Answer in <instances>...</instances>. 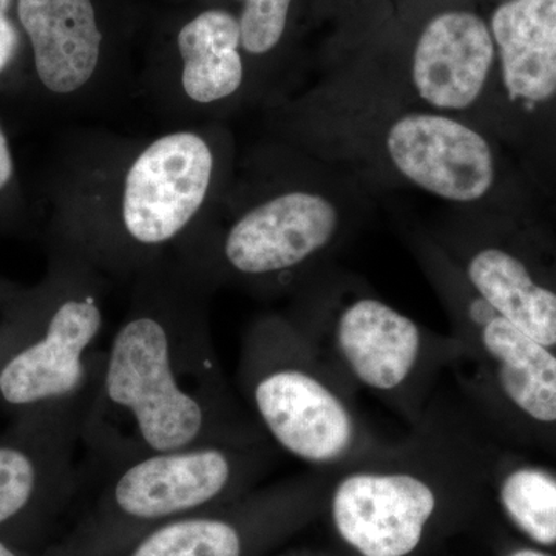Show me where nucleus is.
Returning a JSON list of instances; mask_svg holds the SVG:
<instances>
[{"instance_id": "9d476101", "label": "nucleus", "mask_w": 556, "mask_h": 556, "mask_svg": "<svg viewBox=\"0 0 556 556\" xmlns=\"http://www.w3.org/2000/svg\"><path fill=\"white\" fill-rule=\"evenodd\" d=\"M90 399L13 416L0 434V538L24 526L73 489L76 452Z\"/></svg>"}, {"instance_id": "412c9836", "label": "nucleus", "mask_w": 556, "mask_h": 556, "mask_svg": "<svg viewBox=\"0 0 556 556\" xmlns=\"http://www.w3.org/2000/svg\"><path fill=\"white\" fill-rule=\"evenodd\" d=\"M14 174L13 155H11V149L9 139L3 134L2 127H0V190L7 188L10 185L11 178Z\"/></svg>"}, {"instance_id": "4468645a", "label": "nucleus", "mask_w": 556, "mask_h": 556, "mask_svg": "<svg viewBox=\"0 0 556 556\" xmlns=\"http://www.w3.org/2000/svg\"><path fill=\"white\" fill-rule=\"evenodd\" d=\"M30 39L36 75L50 93L86 90L101 62L102 33L91 0H17Z\"/></svg>"}, {"instance_id": "6e6552de", "label": "nucleus", "mask_w": 556, "mask_h": 556, "mask_svg": "<svg viewBox=\"0 0 556 556\" xmlns=\"http://www.w3.org/2000/svg\"><path fill=\"white\" fill-rule=\"evenodd\" d=\"M340 228L338 204L325 193L281 190L244 208L217 236L186 240L178 263L208 288L222 281L281 287L324 258Z\"/></svg>"}, {"instance_id": "2eb2a0df", "label": "nucleus", "mask_w": 556, "mask_h": 556, "mask_svg": "<svg viewBox=\"0 0 556 556\" xmlns=\"http://www.w3.org/2000/svg\"><path fill=\"white\" fill-rule=\"evenodd\" d=\"M504 86L540 104L556 94V0H508L492 17Z\"/></svg>"}, {"instance_id": "a211bd4d", "label": "nucleus", "mask_w": 556, "mask_h": 556, "mask_svg": "<svg viewBox=\"0 0 556 556\" xmlns=\"http://www.w3.org/2000/svg\"><path fill=\"white\" fill-rule=\"evenodd\" d=\"M497 497L507 517L530 540L543 546L556 544V477L538 467L501 471Z\"/></svg>"}, {"instance_id": "20e7f679", "label": "nucleus", "mask_w": 556, "mask_h": 556, "mask_svg": "<svg viewBox=\"0 0 556 556\" xmlns=\"http://www.w3.org/2000/svg\"><path fill=\"white\" fill-rule=\"evenodd\" d=\"M97 268L73 251L38 291L16 298L0 325V408L16 416L93 396L104 351Z\"/></svg>"}, {"instance_id": "f3484780", "label": "nucleus", "mask_w": 556, "mask_h": 556, "mask_svg": "<svg viewBox=\"0 0 556 556\" xmlns=\"http://www.w3.org/2000/svg\"><path fill=\"white\" fill-rule=\"evenodd\" d=\"M247 548L236 518L186 515L146 533L129 556H243Z\"/></svg>"}, {"instance_id": "f03ea898", "label": "nucleus", "mask_w": 556, "mask_h": 556, "mask_svg": "<svg viewBox=\"0 0 556 556\" xmlns=\"http://www.w3.org/2000/svg\"><path fill=\"white\" fill-rule=\"evenodd\" d=\"M489 473L479 417L460 396H437L407 438L336 475L329 490L332 522L362 556H408L450 490H473Z\"/></svg>"}, {"instance_id": "aec40b11", "label": "nucleus", "mask_w": 556, "mask_h": 556, "mask_svg": "<svg viewBox=\"0 0 556 556\" xmlns=\"http://www.w3.org/2000/svg\"><path fill=\"white\" fill-rule=\"evenodd\" d=\"M20 46V35L9 14H0V75L9 67Z\"/></svg>"}, {"instance_id": "423d86ee", "label": "nucleus", "mask_w": 556, "mask_h": 556, "mask_svg": "<svg viewBox=\"0 0 556 556\" xmlns=\"http://www.w3.org/2000/svg\"><path fill=\"white\" fill-rule=\"evenodd\" d=\"M217 174V152L206 134L161 135L127 163L116 211L72 236L70 251L97 269L141 274L152 268L193 232Z\"/></svg>"}, {"instance_id": "ddd939ff", "label": "nucleus", "mask_w": 556, "mask_h": 556, "mask_svg": "<svg viewBox=\"0 0 556 556\" xmlns=\"http://www.w3.org/2000/svg\"><path fill=\"white\" fill-rule=\"evenodd\" d=\"M441 248L490 308L541 345L555 350L556 291L536 280L526 260L510 249L471 237Z\"/></svg>"}, {"instance_id": "1a4fd4ad", "label": "nucleus", "mask_w": 556, "mask_h": 556, "mask_svg": "<svg viewBox=\"0 0 556 556\" xmlns=\"http://www.w3.org/2000/svg\"><path fill=\"white\" fill-rule=\"evenodd\" d=\"M276 457L270 442L212 445L155 453L119 466L91 470L108 473L102 511L119 526L159 527L197 514L248 489L268 473Z\"/></svg>"}, {"instance_id": "dca6fc26", "label": "nucleus", "mask_w": 556, "mask_h": 556, "mask_svg": "<svg viewBox=\"0 0 556 556\" xmlns=\"http://www.w3.org/2000/svg\"><path fill=\"white\" fill-rule=\"evenodd\" d=\"M179 89L195 105L211 108L236 97L244 84L240 17L207 10L178 35Z\"/></svg>"}, {"instance_id": "6ab92c4d", "label": "nucleus", "mask_w": 556, "mask_h": 556, "mask_svg": "<svg viewBox=\"0 0 556 556\" xmlns=\"http://www.w3.org/2000/svg\"><path fill=\"white\" fill-rule=\"evenodd\" d=\"M292 0H247L241 11V47L254 56L269 53L287 30Z\"/></svg>"}, {"instance_id": "39448f33", "label": "nucleus", "mask_w": 556, "mask_h": 556, "mask_svg": "<svg viewBox=\"0 0 556 556\" xmlns=\"http://www.w3.org/2000/svg\"><path fill=\"white\" fill-rule=\"evenodd\" d=\"M325 364L356 393L368 391L415 426L437 397L457 345L365 292H314L289 317Z\"/></svg>"}, {"instance_id": "5701e85b", "label": "nucleus", "mask_w": 556, "mask_h": 556, "mask_svg": "<svg viewBox=\"0 0 556 556\" xmlns=\"http://www.w3.org/2000/svg\"><path fill=\"white\" fill-rule=\"evenodd\" d=\"M508 556H548L543 554V552L532 551V548H522V551L514 552V554Z\"/></svg>"}, {"instance_id": "f257e3e1", "label": "nucleus", "mask_w": 556, "mask_h": 556, "mask_svg": "<svg viewBox=\"0 0 556 556\" xmlns=\"http://www.w3.org/2000/svg\"><path fill=\"white\" fill-rule=\"evenodd\" d=\"M208 289L169 260L138 274L84 413L80 441L91 467L269 442L223 371L208 324Z\"/></svg>"}, {"instance_id": "9b49d317", "label": "nucleus", "mask_w": 556, "mask_h": 556, "mask_svg": "<svg viewBox=\"0 0 556 556\" xmlns=\"http://www.w3.org/2000/svg\"><path fill=\"white\" fill-rule=\"evenodd\" d=\"M386 152L401 177L439 199L468 204L484 199L496 178L489 141L442 112H412L388 126Z\"/></svg>"}, {"instance_id": "393cba45", "label": "nucleus", "mask_w": 556, "mask_h": 556, "mask_svg": "<svg viewBox=\"0 0 556 556\" xmlns=\"http://www.w3.org/2000/svg\"><path fill=\"white\" fill-rule=\"evenodd\" d=\"M241 2H247V0H241Z\"/></svg>"}, {"instance_id": "b1692460", "label": "nucleus", "mask_w": 556, "mask_h": 556, "mask_svg": "<svg viewBox=\"0 0 556 556\" xmlns=\"http://www.w3.org/2000/svg\"><path fill=\"white\" fill-rule=\"evenodd\" d=\"M11 0H0V14H9Z\"/></svg>"}, {"instance_id": "0eeeda50", "label": "nucleus", "mask_w": 556, "mask_h": 556, "mask_svg": "<svg viewBox=\"0 0 556 556\" xmlns=\"http://www.w3.org/2000/svg\"><path fill=\"white\" fill-rule=\"evenodd\" d=\"M419 260L444 300L457 353L450 375L478 417L504 404L540 426L556 424V354L479 299L438 244Z\"/></svg>"}, {"instance_id": "4be33fe9", "label": "nucleus", "mask_w": 556, "mask_h": 556, "mask_svg": "<svg viewBox=\"0 0 556 556\" xmlns=\"http://www.w3.org/2000/svg\"><path fill=\"white\" fill-rule=\"evenodd\" d=\"M0 556H24L21 554L20 548L14 546V543H10V541L2 540L0 538Z\"/></svg>"}, {"instance_id": "7ed1b4c3", "label": "nucleus", "mask_w": 556, "mask_h": 556, "mask_svg": "<svg viewBox=\"0 0 556 556\" xmlns=\"http://www.w3.org/2000/svg\"><path fill=\"white\" fill-rule=\"evenodd\" d=\"M239 390L270 444L313 470L340 473L390 447L358 412L356 391L289 317H263L248 329Z\"/></svg>"}, {"instance_id": "f8f14e48", "label": "nucleus", "mask_w": 556, "mask_h": 556, "mask_svg": "<svg viewBox=\"0 0 556 556\" xmlns=\"http://www.w3.org/2000/svg\"><path fill=\"white\" fill-rule=\"evenodd\" d=\"M492 30L470 11H447L428 22L417 40L412 84L437 112H463L481 97L495 62Z\"/></svg>"}]
</instances>
